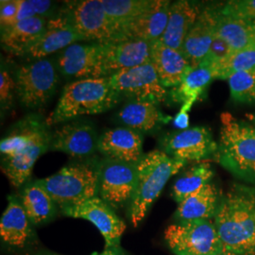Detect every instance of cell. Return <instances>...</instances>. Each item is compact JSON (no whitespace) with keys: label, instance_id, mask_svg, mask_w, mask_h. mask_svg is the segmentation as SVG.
Listing matches in <instances>:
<instances>
[{"label":"cell","instance_id":"cell-38","mask_svg":"<svg viewBox=\"0 0 255 255\" xmlns=\"http://www.w3.org/2000/svg\"><path fill=\"white\" fill-rule=\"evenodd\" d=\"M18 12V0H2L0 5L1 28L15 24Z\"/></svg>","mask_w":255,"mask_h":255},{"label":"cell","instance_id":"cell-24","mask_svg":"<svg viewBox=\"0 0 255 255\" xmlns=\"http://www.w3.org/2000/svg\"><path fill=\"white\" fill-rule=\"evenodd\" d=\"M219 206V189L214 183L209 182L179 203L175 217L181 222L198 219L210 220L216 216Z\"/></svg>","mask_w":255,"mask_h":255},{"label":"cell","instance_id":"cell-8","mask_svg":"<svg viewBox=\"0 0 255 255\" xmlns=\"http://www.w3.org/2000/svg\"><path fill=\"white\" fill-rule=\"evenodd\" d=\"M63 11L77 33L86 42L106 43L116 40L118 28L106 13L102 0L68 2Z\"/></svg>","mask_w":255,"mask_h":255},{"label":"cell","instance_id":"cell-23","mask_svg":"<svg viewBox=\"0 0 255 255\" xmlns=\"http://www.w3.org/2000/svg\"><path fill=\"white\" fill-rule=\"evenodd\" d=\"M48 20L33 17L16 22L1 28V45L10 54L23 56L27 47L33 44L46 30Z\"/></svg>","mask_w":255,"mask_h":255},{"label":"cell","instance_id":"cell-31","mask_svg":"<svg viewBox=\"0 0 255 255\" xmlns=\"http://www.w3.org/2000/svg\"><path fill=\"white\" fill-rule=\"evenodd\" d=\"M254 67H255V47L231 52L224 59L207 66L212 71L215 80L226 81L235 74Z\"/></svg>","mask_w":255,"mask_h":255},{"label":"cell","instance_id":"cell-15","mask_svg":"<svg viewBox=\"0 0 255 255\" xmlns=\"http://www.w3.org/2000/svg\"><path fill=\"white\" fill-rule=\"evenodd\" d=\"M150 44L140 40L101 43V62L105 77L150 63Z\"/></svg>","mask_w":255,"mask_h":255},{"label":"cell","instance_id":"cell-21","mask_svg":"<svg viewBox=\"0 0 255 255\" xmlns=\"http://www.w3.org/2000/svg\"><path fill=\"white\" fill-rule=\"evenodd\" d=\"M150 60L164 88L177 87L191 65L181 51L165 46L160 40L150 44Z\"/></svg>","mask_w":255,"mask_h":255},{"label":"cell","instance_id":"cell-5","mask_svg":"<svg viewBox=\"0 0 255 255\" xmlns=\"http://www.w3.org/2000/svg\"><path fill=\"white\" fill-rule=\"evenodd\" d=\"M100 164L96 160H87L67 164L54 175L36 182L63 210L98 196Z\"/></svg>","mask_w":255,"mask_h":255},{"label":"cell","instance_id":"cell-3","mask_svg":"<svg viewBox=\"0 0 255 255\" xmlns=\"http://www.w3.org/2000/svg\"><path fill=\"white\" fill-rule=\"evenodd\" d=\"M186 163L159 149L144 154L137 164L136 184L128 207V218L134 227L146 217L168 180Z\"/></svg>","mask_w":255,"mask_h":255},{"label":"cell","instance_id":"cell-17","mask_svg":"<svg viewBox=\"0 0 255 255\" xmlns=\"http://www.w3.org/2000/svg\"><path fill=\"white\" fill-rule=\"evenodd\" d=\"M78 42H85V40L77 33L62 10L58 16L48 20L46 30L27 47L23 56L35 60L44 59Z\"/></svg>","mask_w":255,"mask_h":255},{"label":"cell","instance_id":"cell-11","mask_svg":"<svg viewBox=\"0 0 255 255\" xmlns=\"http://www.w3.org/2000/svg\"><path fill=\"white\" fill-rule=\"evenodd\" d=\"M66 217L85 219L99 230L105 241V249L119 248L126 224L108 203L100 197L62 210Z\"/></svg>","mask_w":255,"mask_h":255},{"label":"cell","instance_id":"cell-29","mask_svg":"<svg viewBox=\"0 0 255 255\" xmlns=\"http://www.w3.org/2000/svg\"><path fill=\"white\" fill-rule=\"evenodd\" d=\"M21 204L33 225L43 224L54 217L57 207L50 195L36 182L24 188L21 196Z\"/></svg>","mask_w":255,"mask_h":255},{"label":"cell","instance_id":"cell-13","mask_svg":"<svg viewBox=\"0 0 255 255\" xmlns=\"http://www.w3.org/2000/svg\"><path fill=\"white\" fill-rule=\"evenodd\" d=\"M57 64L63 75L74 79L105 77L101 62V43L78 42L58 55Z\"/></svg>","mask_w":255,"mask_h":255},{"label":"cell","instance_id":"cell-18","mask_svg":"<svg viewBox=\"0 0 255 255\" xmlns=\"http://www.w3.org/2000/svg\"><path fill=\"white\" fill-rule=\"evenodd\" d=\"M97 133L87 123L71 122L56 128L51 135L50 149L76 158H84L98 150Z\"/></svg>","mask_w":255,"mask_h":255},{"label":"cell","instance_id":"cell-30","mask_svg":"<svg viewBox=\"0 0 255 255\" xmlns=\"http://www.w3.org/2000/svg\"><path fill=\"white\" fill-rule=\"evenodd\" d=\"M214 176L208 163H201L191 167L174 183L171 196L178 204L209 183Z\"/></svg>","mask_w":255,"mask_h":255},{"label":"cell","instance_id":"cell-19","mask_svg":"<svg viewBox=\"0 0 255 255\" xmlns=\"http://www.w3.org/2000/svg\"><path fill=\"white\" fill-rule=\"evenodd\" d=\"M48 127L45 128L21 151L11 156L3 157L2 171L13 186L20 187L26 182L32 172L38 158L50 148L52 133L49 132Z\"/></svg>","mask_w":255,"mask_h":255},{"label":"cell","instance_id":"cell-33","mask_svg":"<svg viewBox=\"0 0 255 255\" xmlns=\"http://www.w3.org/2000/svg\"><path fill=\"white\" fill-rule=\"evenodd\" d=\"M227 81L234 101L243 103L255 102V67L235 74Z\"/></svg>","mask_w":255,"mask_h":255},{"label":"cell","instance_id":"cell-40","mask_svg":"<svg viewBox=\"0 0 255 255\" xmlns=\"http://www.w3.org/2000/svg\"><path fill=\"white\" fill-rule=\"evenodd\" d=\"M246 118L255 126V114H248L246 115Z\"/></svg>","mask_w":255,"mask_h":255},{"label":"cell","instance_id":"cell-20","mask_svg":"<svg viewBox=\"0 0 255 255\" xmlns=\"http://www.w3.org/2000/svg\"><path fill=\"white\" fill-rule=\"evenodd\" d=\"M143 137L135 129L120 127L105 131L99 137L98 150L105 158L138 164L143 154Z\"/></svg>","mask_w":255,"mask_h":255},{"label":"cell","instance_id":"cell-7","mask_svg":"<svg viewBox=\"0 0 255 255\" xmlns=\"http://www.w3.org/2000/svg\"><path fill=\"white\" fill-rule=\"evenodd\" d=\"M58 82L53 62L46 58L36 60L21 66L15 74L16 97L27 109H41L54 96Z\"/></svg>","mask_w":255,"mask_h":255},{"label":"cell","instance_id":"cell-34","mask_svg":"<svg viewBox=\"0 0 255 255\" xmlns=\"http://www.w3.org/2000/svg\"><path fill=\"white\" fill-rule=\"evenodd\" d=\"M52 8L53 3L48 0H18V12L15 23L33 17L46 18Z\"/></svg>","mask_w":255,"mask_h":255},{"label":"cell","instance_id":"cell-26","mask_svg":"<svg viewBox=\"0 0 255 255\" xmlns=\"http://www.w3.org/2000/svg\"><path fill=\"white\" fill-rule=\"evenodd\" d=\"M118 119L137 131H150L160 124L167 123L171 117L163 114L153 102L132 101L120 110Z\"/></svg>","mask_w":255,"mask_h":255},{"label":"cell","instance_id":"cell-10","mask_svg":"<svg viewBox=\"0 0 255 255\" xmlns=\"http://www.w3.org/2000/svg\"><path fill=\"white\" fill-rule=\"evenodd\" d=\"M137 164L105 158L100 164V198L113 209L129 203L135 189Z\"/></svg>","mask_w":255,"mask_h":255},{"label":"cell","instance_id":"cell-14","mask_svg":"<svg viewBox=\"0 0 255 255\" xmlns=\"http://www.w3.org/2000/svg\"><path fill=\"white\" fill-rule=\"evenodd\" d=\"M171 4L168 0H154L146 12L118 28L115 41L140 40L151 44L160 40L167 26Z\"/></svg>","mask_w":255,"mask_h":255},{"label":"cell","instance_id":"cell-32","mask_svg":"<svg viewBox=\"0 0 255 255\" xmlns=\"http://www.w3.org/2000/svg\"><path fill=\"white\" fill-rule=\"evenodd\" d=\"M154 0H102L110 19L119 28L149 9Z\"/></svg>","mask_w":255,"mask_h":255},{"label":"cell","instance_id":"cell-4","mask_svg":"<svg viewBox=\"0 0 255 255\" xmlns=\"http://www.w3.org/2000/svg\"><path fill=\"white\" fill-rule=\"evenodd\" d=\"M220 121L216 159L238 177L255 182V128L230 113L221 114Z\"/></svg>","mask_w":255,"mask_h":255},{"label":"cell","instance_id":"cell-6","mask_svg":"<svg viewBox=\"0 0 255 255\" xmlns=\"http://www.w3.org/2000/svg\"><path fill=\"white\" fill-rule=\"evenodd\" d=\"M164 240L176 255H217L224 251L215 223L209 219L172 224L165 229Z\"/></svg>","mask_w":255,"mask_h":255},{"label":"cell","instance_id":"cell-37","mask_svg":"<svg viewBox=\"0 0 255 255\" xmlns=\"http://www.w3.org/2000/svg\"><path fill=\"white\" fill-rule=\"evenodd\" d=\"M231 52H232V50H231L228 44L221 37L216 34V36L213 40V43L210 46L209 52H208V54L206 55L204 60L201 62L200 66L207 67L211 64L224 59Z\"/></svg>","mask_w":255,"mask_h":255},{"label":"cell","instance_id":"cell-36","mask_svg":"<svg viewBox=\"0 0 255 255\" xmlns=\"http://www.w3.org/2000/svg\"><path fill=\"white\" fill-rule=\"evenodd\" d=\"M16 96V83L8 70L1 69L0 73V101L2 110L10 108L13 97Z\"/></svg>","mask_w":255,"mask_h":255},{"label":"cell","instance_id":"cell-22","mask_svg":"<svg viewBox=\"0 0 255 255\" xmlns=\"http://www.w3.org/2000/svg\"><path fill=\"white\" fill-rule=\"evenodd\" d=\"M201 9L187 0H179L171 4L167 26L160 41L165 46L182 52L183 43L195 25Z\"/></svg>","mask_w":255,"mask_h":255},{"label":"cell","instance_id":"cell-1","mask_svg":"<svg viewBox=\"0 0 255 255\" xmlns=\"http://www.w3.org/2000/svg\"><path fill=\"white\" fill-rule=\"evenodd\" d=\"M215 226L223 249L255 255V188L235 184L219 202Z\"/></svg>","mask_w":255,"mask_h":255},{"label":"cell","instance_id":"cell-2","mask_svg":"<svg viewBox=\"0 0 255 255\" xmlns=\"http://www.w3.org/2000/svg\"><path fill=\"white\" fill-rule=\"evenodd\" d=\"M110 77L77 80L64 88L58 105L46 119L48 126L83 115H97L113 108L119 101Z\"/></svg>","mask_w":255,"mask_h":255},{"label":"cell","instance_id":"cell-16","mask_svg":"<svg viewBox=\"0 0 255 255\" xmlns=\"http://www.w3.org/2000/svg\"><path fill=\"white\" fill-rule=\"evenodd\" d=\"M222 8L206 6L189 31L182 48L192 69L198 68L209 52L210 46L217 34V28Z\"/></svg>","mask_w":255,"mask_h":255},{"label":"cell","instance_id":"cell-41","mask_svg":"<svg viewBox=\"0 0 255 255\" xmlns=\"http://www.w3.org/2000/svg\"><path fill=\"white\" fill-rule=\"evenodd\" d=\"M237 255V254H235V253H231V252H228V251H222L220 254H219V255Z\"/></svg>","mask_w":255,"mask_h":255},{"label":"cell","instance_id":"cell-9","mask_svg":"<svg viewBox=\"0 0 255 255\" xmlns=\"http://www.w3.org/2000/svg\"><path fill=\"white\" fill-rule=\"evenodd\" d=\"M110 78L114 89L120 97L155 104L164 102L168 98L169 92L162 85L151 62L119 71Z\"/></svg>","mask_w":255,"mask_h":255},{"label":"cell","instance_id":"cell-28","mask_svg":"<svg viewBox=\"0 0 255 255\" xmlns=\"http://www.w3.org/2000/svg\"><path fill=\"white\" fill-rule=\"evenodd\" d=\"M217 34L228 44L232 52L255 47V20L224 15L219 17Z\"/></svg>","mask_w":255,"mask_h":255},{"label":"cell","instance_id":"cell-35","mask_svg":"<svg viewBox=\"0 0 255 255\" xmlns=\"http://www.w3.org/2000/svg\"><path fill=\"white\" fill-rule=\"evenodd\" d=\"M222 14L255 20V0H233L223 5Z\"/></svg>","mask_w":255,"mask_h":255},{"label":"cell","instance_id":"cell-39","mask_svg":"<svg viewBox=\"0 0 255 255\" xmlns=\"http://www.w3.org/2000/svg\"><path fill=\"white\" fill-rule=\"evenodd\" d=\"M99 255H121L118 250V248H110L105 249V251Z\"/></svg>","mask_w":255,"mask_h":255},{"label":"cell","instance_id":"cell-25","mask_svg":"<svg viewBox=\"0 0 255 255\" xmlns=\"http://www.w3.org/2000/svg\"><path fill=\"white\" fill-rule=\"evenodd\" d=\"M30 221L21 202L9 197L8 206L0 220V237L9 246L23 248L31 235Z\"/></svg>","mask_w":255,"mask_h":255},{"label":"cell","instance_id":"cell-27","mask_svg":"<svg viewBox=\"0 0 255 255\" xmlns=\"http://www.w3.org/2000/svg\"><path fill=\"white\" fill-rule=\"evenodd\" d=\"M213 80L215 79L209 68L199 66L186 74L182 82L168 93V97L175 103L182 104L180 113L188 114L195 101Z\"/></svg>","mask_w":255,"mask_h":255},{"label":"cell","instance_id":"cell-12","mask_svg":"<svg viewBox=\"0 0 255 255\" xmlns=\"http://www.w3.org/2000/svg\"><path fill=\"white\" fill-rule=\"evenodd\" d=\"M166 154L183 161H201L215 156L219 144L206 127H195L167 134L162 139Z\"/></svg>","mask_w":255,"mask_h":255}]
</instances>
